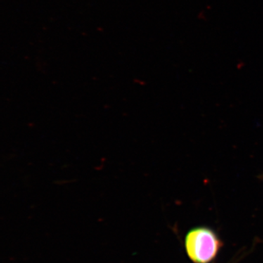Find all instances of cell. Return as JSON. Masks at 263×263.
<instances>
[{"instance_id": "cell-1", "label": "cell", "mask_w": 263, "mask_h": 263, "mask_svg": "<svg viewBox=\"0 0 263 263\" xmlns=\"http://www.w3.org/2000/svg\"><path fill=\"white\" fill-rule=\"evenodd\" d=\"M220 239L214 230L206 227L193 228L185 238L188 257L195 263H210L221 247Z\"/></svg>"}]
</instances>
